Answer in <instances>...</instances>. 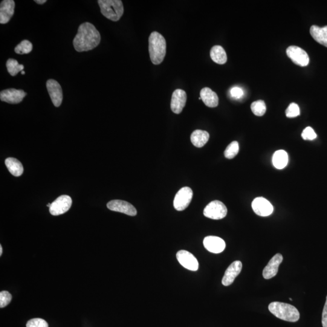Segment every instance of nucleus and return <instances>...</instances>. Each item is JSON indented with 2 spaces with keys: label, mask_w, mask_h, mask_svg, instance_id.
<instances>
[{
  "label": "nucleus",
  "mask_w": 327,
  "mask_h": 327,
  "mask_svg": "<svg viewBox=\"0 0 327 327\" xmlns=\"http://www.w3.org/2000/svg\"><path fill=\"white\" fill-rule=\"evenodd\" d=\"M101 36L92 23H84L78 28V33L74 40L75 50L78 52L92 50L99 45Z\"/></svg>",
  "instance_id": "f257e3e1"
},
{
  "label": "nucleus",
  "mask_w": 327,
  "mask_h": 327,
  "mask_svg": "<svg viewBox=\"0 0 327 327\" xmlns=\"http://www.w3.org/2000/svg\"><path fill=\"white\" fill-rule=\"evenodd\" d=\"M166 41L158 32H152L149 38V51L153 65H158L163 62L166 55Z\"/></svg>",
  "instance_id": "f03ea898"
},
{
  "label": "nucleus",
  "mask_w": 327,
  "mask_h": 327,
  "mask_svg": "<svg viewBox=\"0 0 327 327\" xmlns=\"http://www.w3.org/2000/svg\"><path fill=\"white\" fill-rule=\"evenodd\" d=\"M268 309L272 314L279 319L288 322H297L300 318L299 311L295 306L288 303L273 302L268 305Z\"/></svg>",
  "instance_id": "7ed1b4c3"
},
{
  "label": "nucleus",
  "mask_w": 327,
  "mask_h": 327,
  "mask_svg": "<svg viewBox=\"0 0 327 327\" xmlns=\"http://www.w3.org/2000/svg\"><path fill=\"white\" fill-rule=\"evenodd\" d=\"M101 13L112 22H118L124 14V6L121 0H99Z\"/></svg>",
  "instance_id": "20e7f679"
},
{
  "label": "nucleus",
  "mask_w": 327,
  "mask_h": 327,
  "mask_svg": "<svg viewBox=\"0 0 327 327\" xmlns=\"http://www.w3.org/2000/svg\"><path fill=\"white\" fill-rule=\"evenodd\" d=\"M227 214V208L219 201L210 202L204 210V215L208 218L219 220L223 219Z\"/></svg>",
  "instance_id": "39448f33"
},
{
  "label": "nucleus",
  "mask_w": 327,
  "mask_h": 327,
  "mask_svg": "<svg viewBox=\"0 0 327 327\" xmlns=\"http://www.w3.org/2000/svg\"><path fill=\"white\" fill-rule=\"evenodd\" d=\"M193 198V191L189 187L179 190L175 196L173 205L176 210H184L189 207Z\"/></svg>",
  "instance_id": "423d86ee"
},
{
  "label": "nucleus",
  "mask_w": 327,
  "mask_h": 327,
  "mask_svg": "<svg viewBox=\"0 0 327 327\" xmlns=\"http://www.w3.org/2000/svg\"><path fill=\"white\" fill-rule=\"evenodd\" d=\"M286 55L295 65L304 67L308 65L309 59L307 53L302 48L291 46L286 49Z\"/></svg>",
  "instance_id": "0eeeda50"
},
{
  "label": "nucleus",
  "mask_w": 327,
  "mask_h": 327,
  "mask_svg": "<svg viewBox=\"0 0 327 327\" xmlns=\"http://www.w3.org/2000/svg\"><path fill=\"white\" fill-rule=\"evenodd\" d=\"M72 203V199L68 195L60 196L51 204L49 211L51 215L59 216L65 213L70 209Z\"/></svg>",
  "instance_id": "6e6552de"
},
{
  "label": "nucleus",
  "mask_w": 327,
  "mask_h": 327,
  "mask_svg": "<svg viewBox=\"0 0 327 327\" xmlns=\"http://www.w3.org/2000/svg\"><path fill=\"white\" fill-rule=\"evenodd\" d=\"M179 264L182 267L191 271H197L199 268V263L197 259L193 254L186 250H180L176 254Z\"/></svg>",
  "instance_id": "1a4fd4ad"
},
{
  "label": "nucleus",
  "mask_w": 327,
  "mask_h": 327,
  "mask_svg": "<svg viewBox=\"0 0 327 327\" xmlns=\"http://www.w3.org/2000/svg\"><path fill=\"white\" fill-rule=\"evenodd\" d=\"M107 207L109 210L129 216H134L137 214V211L134 205L125 201L112 200L108 202Z\"/></svg>",
  "instance_id": "9d476101"
},
{
  "label": "nucleus",
  "mask_w": 327,
  "mask_h": 327,
  "mask_svg": "<svg viewBox=\"0 0 327 327\" xmlns=\"http://www.w3.org/2000/svg\"><path fill=\"white\" fill-rule=\"evenodd\" d=\"M48 91L52 103L56 107H59L62 103L63 95L62 87L54 80H49L46 83Z\"/></svg>",
  "instance_id": "9b49d317"
},
{
  "label": "nucleus",
  "mask_w": 327,
  "mask_h": 327,
  "mask_svg": "<svg viewBox=\"0 0 327 327\" xmlns=\"http://www.w3.org/2000/svg\"><path fill=\"white\" fill-rule=\"evenodd\" d=\"M251 206L254 213L260 216H270L273 212V205L267 199L262 197L254 199Z\"/></svg>",
  "instance_id": "f8f14e48"
},
{
  "label": "nucleus",
  "mask_w": 327,
  "mask_h": 327,
  "mask_svg": "<svg viewBox=\"0 0 327 327\" xmlns=\"http://www.w3.org/2000/svg\"><path fill=\"white\" fill-rule=\"evenodd\" d=\"M187 102L186 92L182 89H176L172 94L171 104L172 111L175 114H179L183 110Z\"/></svg>",
  "instance_id": "ddd939ff"
},
{
  "label": "nucleus",
  "mask_w": 327,
  "mask_h": 327,
  "mask_svg": "<svg viewBox=\"0 0 327 327\" xmlns=\"http://www.w3.org/2000/svg\"><path fill=\"white\" fill-rule=\"evenodd\" d=\"M27 94L23 90L10 89L5 90L0 93V99L4 102L10 104L21 103Z\"/></svg>",
  "instance_id": "4468645a"
},
{
  "label": "nucleus",
  "mask_w": 327,
  "mask_h": 327,
  "mask_svg": "<svg viewBox=\"0 0 327 327\" xmlns=\"http://www.w3.org/2000/svg\"><path fill=\"white\" fill-rule=\"evenodd\" d=\"M242 268V264L239 260H236L231 264L225 272L224 276L222 280V285L229 286L232 284L234 279L241 273Z\"/></svg>",
  "instance_id": "2eb2a0df"
},
{
  "label": "nucleus",
  "mask_w": 327,
  "mask_h": 327,
  "mask_svg": "<svg viewBox=\"0 0 327 327\" xmlns=\"http://www.w3.org/2000/svg\"><path fill=\"white\" fill-rule=\"evenodd\" d=\"M203 244L206 249L213 253L222 252L225 248V242L223 239L218 236H209L205 237Z\"/></svg>",
  "instance_id": "dca6fc26"
},
{
  "label": "nucleus",
  "mask_w": 327,
  "mask_h": 327,
  "mask_svg": "<svg viewBox=\"0 0 327 327\" xmlns=\"http://www.w3.org/2000/svg\"><path fill=\"white\" fill-rule=\"evenodd\" d=\"M283 260V257L281 254H275L270 259L268 264L266 265L263 270L262 275L265 279H270L275 276L278 272V268Z\"/></svg>",
  "instance_id": "f3484780"
},
{
  "label": "nucleus",
  "mask_w": 327,
  "mask_h": 327,
  "mask_svg": "<svg viewBox=\"0 0 327 327\" xmlns=\"http://www.w3.org/2000/svg\"><path fill=\"white\" fill-rule=\"evenodd\" d=\"M15 2L14 0H4L0 5V23L7 24L10 21L14 14Z\"/></svg>",
  "instance_id": "a211bd4d"
},
{
  "label": "nucleus",
  "mask_w": 327,
  "mask_h": 327,
  "mask_svg": "<svg viewBox=\"0 0 327 327\" xmlns=\"http://www.w3.org/2000/svg\"><path fill=\"white\" fill-rule=\"evenodd\" d=\"M200 97L205 105L208 108H216L218 106V95L212 89L208 88L202 89L200 92Z\"/></svg>",
  "instance_id": "6ab92c4d"
},
{
  "label": "nucleus",
  "mask_w": 327,
  "mask_h": 327,
  "mask_svg": "<svg viewBox=\"0 0 327 327\" xmlns=\"http://www.w3.org/2000/svg\"><path fill=\"white\" fill-rule=\"evenodd\" d=\"M309 33L315 41L327 48V26L323 28L312 26Z\"/></svg>",
  "instance_id": "aec40b11"
},
{
  "label": "nucleus",
  "mask_w": 327,
  "mask_h": 327,
  "mask_svg": "<svg viewBox=\"0 0 327 327\" xmlns=\"http://www.w3.org/2000/svg\"><path fill=\"white\" fill-rule=\"evenodd\" d=\"M210 135L205 130H196L191 135V142L198 148L203 147L209 140Z\"/></svg>",
  "instance_id": "412c9836"
},
{
  "label": "nucleus",
  "mask_w": 327,
  "mask_h": 327,
  "mask_svg": "<svg viewBox=\"0 0 327 327\" xmlns=\"http://www.w3.org/2000/svg\"><path fill=\"white\" fill-rule=\"evenodd\" d=\"M210 57L214 62L219 65H224L227 61L226 52L221 46H215L211 49Z\"/></svg>",
  "instance_id": "4be33fe9"
},
{
  "label": "nucleus",
  "mask_w": 327,
  "mask_h": 327,
  "mask_svg": "<svg viewBox=\"0 0 327 327\" xmlns=\"http://www.w3.org/2000/svg\"><path fill=\"white\" fill-rule=\"evenodd\" d=\"M5 164L11 174L17 176V177L21 176L24 171L21 162L17 160L16 158H7L5 161Z\"/></svg>",
  "instance_id": "5701e85b"
},
{
  "label": "nucleus",
  "mask_w": 327,
  "mask_h": 327,
  "mask_svg": "<svg viewBox=\"0 0 327 327\" xmlns=\"http://www.w3.org/2000/svg\"><path fill=\"white\" fill-rule=\"evenodd\" d=\"M288 156L284 150H277L273 156V164L277 169H282L288 164Z\"/></svg>",
  "instance_id": "b1692460"
},
{
  "label": "nucleus",
  "mask_w": 327,
  "mask_h": 327,
  "mask_svg": "<svg viewBox=\"0 0 327 327\" xmlns=\"http://www.w3.org/2000/svg\"><path fill=\"white\" fill-rule=\"evenodd\" d=\"M7 67L9 73L12 76H16L20 72L23 71L24 66L19 65V63L16 60L9 59L7 63Z\"/></svg>",
  "instance_id": "393cba45"
},
{
  "label": "nucleus",
  "mask_w": 327,
  "mask_h": 327,
  "mask_svg": "<svg viewBox=\"0 0 327 327\" xmlns=\"http://www.w3.org/2000/svg\"><path fill=\"white\" fill-rule=\"evenodd\" d=\"M251 109L254 115L261 117L265 114L267 108L264 101L258 100L251 104Z\"/></svg>",
  "instance_id": "a878e982"
},
{
  "label": "nucleus",
  "mask_w": 327,
  "mask_h": 327,
  "mask_svg": "<svg viewBox=\"0 0 327 327\" xmlns=\"http://www.w3.org/2000/svg\"><path fill=\"white\" fill-rule=\"evenodd\" d=\"M33 44L28 40H23L16 46L15 52L17 54L23 55L30 54L33 51Z\"/></svg>",
  "instance_id": "bb28decb"
},
{
  "label": "nucleus",
  "mask_w": 327,
  "mask_h": 327,
  "mask_svg": "<svg viewBox=\"0 0 327 327\" xmlns=\"http://www.w3.org/2000/svg\"><path fill=\"white\" fill-rule=\"evenodd\" d=\"M239 152V144L237 141H233L228 145L224 152L225 158L233 159L238 155Z\"/></svg>",
  "instance_id": "cd10ccee"
},
{
  "label": "nucleus",
  "mask_w": 327,
  "mask_h": 327,
  "mask_svg": "<svg viewBox=\"0 0 327 327\" xmlns=\"http://www.w3.org/2000/svg\"><path fill=\"white\" fill-rule=\"evenodd\" d=\"M286 117L294 118L300 115V109L296 103H291L285 111Z\"/></svg>",
  "instance_id": "c85d7f7f"
},
{
  "label": "nucleus",
  "mask_w": 327,
  "mask_h": 327,
  "mask_svg": "<svg viewBox=\"0 0 327 327\" xmlns=\"http://www.w3.org/2000/svg\"><path fill=\"white\" fill-rule=\"evenodd\" d=\"M12 295L7 291H2L0 293V307L4 308L10 304L12 300Z\"/></svg>",
  "instance_id": "c756f323"
},
{
  "label": "nucleus",
  "mask_w": 327,
  "mask_h": 327,
  "mask_svg": "<svg viewBox=\"0 0 327 327\" xmlns=\"http://www.w3.org/2000/svg\"><path fill=\"white\" fill-rule=\"evenodd\" d=\"M26 327H49L48 323L41 318H34L28 321Z\"/></svg>",
  "instance_id": "7c9ffc66"
},
{
  "label": "nucleus",
  "mask_w": 327,
  "mask_h": 327,
  "mask_svg": "<svg viewBox=\"0 0 327 327\" xmlns=\"http://www.w3.org/2000/svg\"><path fill=\"white\" fill-rule=\"evenodd\" d=\"M302 137L304 140L312 141L316 138L317 135L311 127H307L303 130Z\"/></svg>",
  "instance_id": "2f4dec72"
},
{
  "label": "nucleus",
  "mask_w": 327,
  "mask_h": 327,
  "mask_svg": "<svg viewBox=\"0 0 327 327\" xmlns=\"http://www.w3.org/2000/svg\"><path fill=\"white\" fill-rule=\"evenodd\" d=\"M230 94L231 97L239 99V98H241L243 96L244 92H243L241 88H238V87H234V88L231 89Z\"/></svg>",
  "instance_id": "473e14b6"
},
{
  "label": "nucleus",
  "mask_w": 327,
  "mask_h": 327,
  "mask_svg": "<svg viewBox=\"0 0 327 327\" xmlns=\"http://www.w3.org/2000/svg\"><path fill=\"white\" fill-rule=\"evenodd\" d=\"M322 323L323 327H327V296L322 312Z\"/></svg>",
  "instance_id": "72a5a7b5"
},
{
  "label": "nucleus",
  "mask_w": 327,
  "mask_h": 327,
  "mask_svg": "<svg viewBox=\"0 0 327 327\" xmlns=\"http://www.w3.org/2000/svg\"><path fill=\"white\" fill-rule=\"evenodd\" d=\"M46 2H47L46 0H36V1H35V2L39 5L45 4Z\"/></svg>",
  "instance_id": "f704fd0d"
},
{
  "label": "nucleus",
  "mask_w": 327,
  "mask_h": 327,
  "mask_svg": "<svg viewBox=\"0 0 327 327\" xmlns=\"http://www.w3.org/2000/svg\"><path fill=\"white\" fill-rule=\"evenodd\" d=\"M3 253V247L2 245H0V256L2 255Z\"/></svg>",
  "instance_id": "c9c22d12"
},
{
  "label": "nucleus",
  "mask_w": 327,
  "mask_h": 327,
  "mask_svg": "<svg viewBox=\"0 0 327 327\" xmlns=\"http://www.w3.org/2000/svg\"><path fill=\"white\" fill-rule=\"evenodd\" d=\"M22 75H25V71H22Z\"/></svg>",
  "instance_id": "e433bc0d"
},
{
  "label": "nucleus",
  "mask_w": 327,
  "mask_h": 327,
  "mask_svg": "<svg viewBox=\"0 0 327 327\" xmlns=\"http://www.w3.org/2000/svg\"><path fill=\"white\" fill-rule=\"evenodd\" d=\"M51 205V204H48V207H50Z\"/></svg>",
  "instance_id": "4c0bfd02"
}]
</instances>
